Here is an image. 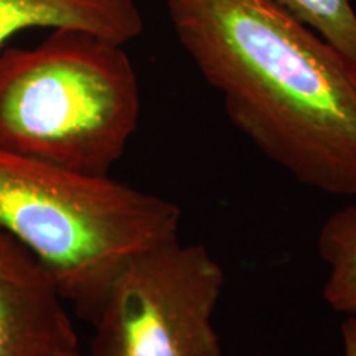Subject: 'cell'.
<instances>
[{"mask_svg":"<svg viewBox=\"0 0 356 356\" xmlns=\"http://www.w3.org/2000/svg\"><path fill=\"white\" fill-rule=\"evenodd\" d=\"M178 42L229 121L310 188L356 198V79L274 0H167Z\"/></svg>","mask_w":356,"mask_h":356,"instance_id":"1","label":"cell"},{"mask_svg":"<svg viewBox=\"0 0 356 356\" xmlns=\"http://www.w3.org/2000/svg\"><path fill=\"white\" fill-rule=\"evenodd\" d=\"M177 203L0 150V229L29 249L78 317L95 325L137 257L180 241Z\"/></svg>","mask_w":356,"mask_h":356,"instance_id":"2","label":"cell"},{"mask_svg":"<svg viewBox=\"0 0 356 356\" xmlns=\"http://www.w3.org/2000/svg\"><path fill=\"white\" fill-rule=\"evenodd\" d=\"M140 118L139 79L118 44L73 29L0 53V150L109 175Z\"/></svg>","mask_w":356,"mask_h":356,"instance_id":"3","label":"cell"},{"mask_svg":"<svg viewBox=\"0 0 356 356\" xmlns=\"http://www.w3.org/2000/svg\"><path fill=\"white\" fill-rule=\"evenodd\" d=\"M222 287V267L203 244L137 257L92 325L89 356H221L213 317Z\"/></svg>","mask_w":356,"mask_h":356,"instance_id":"4","label":"cell"},{"mask_svg":"<svg viewBox=\"0 0 356 356\" xmlns=\"http://www.w3.org/2000/svg\"><path fill=\"white\" fill-rule=\"evenodd\" d=\"M55 279L0 229V356H63L78 335Z\"/></svg>","mask_w":356,"mask_h":356,"instance_id":"5","label":"cell"},{"mask_svg":"<svg viewBox=\"0 0 356 356\" xmlns=\"http://www.w3.org/2000/svg\"><path fill=\"white\" fill-rule=\"evenodd\" d=\"M73 29L126 44L144 30L136 0H0V48L25 30Z\"/></svg>","mask_w":356,"mask_h":356,"instance_id":"6","label":"cell"},{"mask_svg":"<svg viewBox=\"0 0 356 356\" xmlns=\"http://www.w3.org/2000/svg\"><path fill=\"white\" fill-rule=\"evenodd\" d=\"M317 244L328 266L325 302L338 314L356 315V204L341 208L323 222Z\"/></svg>","mask_w":356,"mask_h":356,"instance_id":"7","label":"cell"},{"mask_svg":"<svg viewBox=\"0 0 356 356\" xmlns=\"http://www.w3.org/2000/svg\"><path fill=\"white\" fill-rule=\"evenodd\" d=\"M337 51L356 79V12L350 0H274Z\"/></svg>","mask_w":356,"mask_h":356,"instance_id":"8","label":"cell"},{"mask_svg":"<svg viewBox=\"0 0 356 356\" xmlns=\"http://www.w3.org/2000/svg\"><path fill=\"white\" fill-rule=\"evenodd\" d=\"M343 356H356V315H348L341 323Z\"/></svg>","mask_w":356,"mask_h":356,"instance_id":"9","label":"cell"},{"mask_svg":"<svg viewBox=\"0 0 356 356\" xmlns=\"http://www.w3.org/2000/svg\"><path fill=\"white\" fill-rule=\"evenodd\" d=\"M63 356H81V353H79V350H78V351H71V353H66Z\"/></svg>","mask_w":356,"mask_h":356,"instance_id":"10","label":"cell"}]
</instances>
